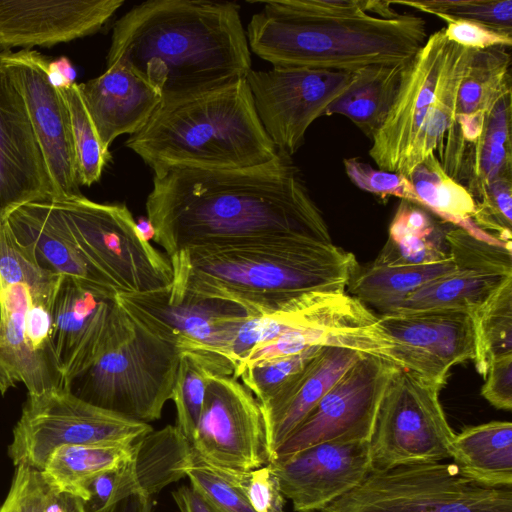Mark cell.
<instances>
[{"instance_id": "1", "label": "cell", "mask_w": 512, "mask_h": 512, "mask_svg": "<svg viewBox=\"0 0 512 512\" xmlns=\"http://www.w3.org/2000/svg\"><path fill=\"white\" fill-rule=\"evenodd\" d=\"M146 213L167 258L195 246L277 238L332 243L292 156L238 169L172 166L153 173Z\"/></svg>"}, {"instance_id": "2", "label": "cell", "mask_w": 512, "mask_h": 512, "mask_svg": "<svg viewBox=\"0 0 512 512\" xmlns=\"http://www.w3.org/2000/svg\"><path fill=\"white\" fill-rule=\"evenodd\" d=\"M251 51L230 1L151 0L133 6L113 27L107 67L122 66L161 95V104L245 79Z\"/></svg>"}, {"instance_id": "3", "label": "cell", "mask_w": 512, "mask_h": 512, "mask_svg": "<svg viewBox=\"0 0 512 512\" xmlns=\"http://www.w3.org/2000/svg\"><path fill=\"white\" fill-rule=\"evenodd\" d=\"M168 259L172 298L224 301L248 316L284 312L311 292H346L357 264L333 242L301 238L195 246Z\"/></svg>"}, {"instance_id": "4", "label": "cell", "mask_w": 512, "mask_h": 512, "mask_svg": "<svg viewBox=\"0 0 512 512\" xmlns=\"http://www.w3.org/2000/svg\"><path fill=\"white\" fill-rule=\"evenodd\" d=\"M246 31L249 49L273 67L353 72L369 65L407 63L425 44L423 18H381L341 0H317L307 11L292 0L262 2Z\"/></svg>"}, {"instance_id": "5", "label": "cell", "mask_w": 512, "mask_h": 512, "mask_svg": "<svg viewBox=\"0 0 512 512\" xmlns=\"http://www.w3.org/2000/svg\"><path fill=\"white\" fill-rule=\"evenodd\" d=\"M125 146L153 173L172 166L248 168L267 163L278 153L258 118L246 78L160 104Z\"/></svg>"}, {"instance_id": "6", "label": "cell", "mask_w": 512, "mask_h": 512, "mask_svg": "<svg viewBox=\"0 0 512 512\" xmlns=\"http://www.w3.org/2000/svg\"><path fill=\"white\" fill-rule=\"evenodd\" d=\"M123 309V308H122ZM181 353L124 311L104 349L67 389L94 406L149 423L172 399Z\"/></svg>"}, {"instance_id": "7", "label": "cell", "mask_w": 512, "mask_h": 512, "mask_svg": "<svg viewBox=\"0 0 512 512\" xmlns=\"http://www.w3.org/2000/svg\"><path fill=\"white\" fill-rule=\"evenodd\" d=\"M316 512H512V487L478 485L453 463L407 464L369 472Z\"/></svg>"}, {"instance_id": "8", "label": "cell", "mask_w": 512, "mask_h": 512, "mask_svg": "<svg viewBox=\"0 0 512 512\" xmlns=\"http://www.w3.org/2000/svg\"><path fill=\"white\" fill-rule=\"evenodd\" d=\"M52 201L78 248L119 294L171 286L169 259L142 237L125 204L97 203L83 195Z\"/></svg>"}, {"instance_id": "9", "label": "cell", "mask_w": 512, "mask_h": 512, "mask_svg": "<svg viewBox=\"0 0 512 512\" xmlns=\"http://www.w3.org/2000/svg\"><path fill=\"white\" fill-rule=\"evenodd\" d=\"M153 430L94 406L67 388L28 396L13 430L8 455L13 464L41 471L51 452L62 445H129Z\"/></svg>"}, {"instance_id": "10", "label": "cell", "mask_w": 512, "mask_h": 512, "mask_svg": "<svg viewBox=\"0 0 512 512\" xmlns=\"http://www.w3.org/2000/svg\"><path fill=\"white\" fill-rule=\"evenodd\" d=\"M440 390L414 373L396 369L369 442L371 471L451 458L455 433L440 403Z\"/></svg>"}, {"instance_id": "11", "label": "cell", "mask_w": 512, "mask_h": 512, "mask_svg": "<svg viewBox=\"0 0 512 512\" xmlns=\"http://www.w3.org/2000/svg\"><path fill=\"white\" fill-rule=\"evenodd\" d=\"M61 278L0 285V393L24 384L28 396L66 388L53 343V305Z\"/></svg>"}, {"instance_id": "12", "label": "cell", "mask_w": 512, "mask_h": 512, "mask_svg": "<svg viewBox=\"0 0 512 512\" xmlns=\"http://www.w3.org/2000/svg\"><path fill=\"white\" fill-rule=\"evenodd\" d=\"M169 288L118 294L116 300L138 325L181 354L198 357L215 375H233L222 353L247 313L224 301L172 298Z\"/></svg>"}, {"instance_id": "13", "label": "cell", "mask_w": 512, "mask_h": 512, "mask_svg": "<svg viewBox=\"0 0 512 512\" xmlns=\"http://www.w3.org/2000/svg\"><path fill=\"white\" fill-rule=\"evenodd\" d=\"M353 72L303 67L251 70L246 81L258 118L278 151L290 156L310 125L352 84Z\"/></svg>"}, {"instance_id": "14", "label": "cell", "mask_w": 512, "mask_h": 512, "mask_svg": "<svg viewBox=\"0 0 512 512\" xmlns=\"http://www.w3.org/2000/svg\"><path fill=\"white\" fill-rule=\"evenodd\" d=\"M397 368L382 356L364 354L278 448L271 462L320 443L370 442L382 398Z\"/></svg>"}, {"instance_id": "15", "label": "cell", "mask_w": 512, "mask_h": 512, "mask_svg": "<svg viewBox=\"0 0 512 512\" xmlns=\"http://www.w3.org/2000/svg\"><path fill=\"white\" fill-rule=\"evenodd\" d=\"M190 446L195 458L222 470L246 472L268 464L262 411L241 381L209 375Z\"/></svg>"}, {"instance_id": "16", "label": "cell", "mask_w": 512, "mask_h": 512, "mask_svg": "<svg viewBox=\"0 0 512 512\" xmlns=\"http://www.w3.org/2000/svg\"><path fill=\"white\" fill-rule=\"evenodd\" d=\"M449 42L441 28L406 64L393 104L368 151L380 170L408 178L422 162V137Z\"/></svg>"}, {"instance_id": "17", "label": "cell", "mask_w": 512, "mask_h": 512, "mask_svg": "<svg viewBox=\"0 0 512 512\" xmlns=\"http://www.w3.org/2000/svg\"><path fill=\"white\" fill-rule=\"evenodd\" d=\"M378 324L392 345L388 360L439 388L454 365L474 358L468 312H389L378 316Z\"/></svg>"}, {"instance_id": "18", "label": "cell", "mask_w": 512, "mask_h": 512, "mask_svg": "<svg viewBox=\"0 0 512 512\" xmlns=\"http://www.w3.org/2000/svg\"><path fill=\"white\" fill-rule=\"evenodd\" d=\"M49 60L36 50L0 52V65L16 83L42 150L56 199L82 195L70 114L60 90L48 77Z\"/></svg>"}, {"instance_id": "19", "label": "cell", "mask_w": 512, "mask_h": 512, "mask_svg": "<svg viewBox=\"0 0 512 512\" xmlns=\"http://www.w3.org/2000/svg\"><path fill=\"white\" fill-rule=\"evenodd\" d=\"M56 199L23 97L0 65V221L18 207Z\"/></svg>"}, {"instance_id": "20", "label": "cell", "mask_w": 512, "mask_h": 512, "mask_svg": "<svg viewBox=\"0 0 512 512\" xmlns=\"http://www.w3.org/2000/svg\"><path fill=\"white\" fill-rule=\"evenodd\" d=\"M192 458L190 443L176 426L152 430L133 443L127 459L88 483L83 510L100 512L133 495L151 497L186 477Z\"/></svg>"}, {"instance_id": "21", "label": "cell", "mask_w": 512, "mask_h": 512, "mask_svg": "<svg viewBox=\"0 0 512 512\" xmlns=\"http://www.w3.org/2000/svg\"><path fill=\"white\" fill-rule=\"evenodd\" d=\"M296 512H316L355 488L371 471L369 442H327L268 463Z\"/></svg>"}, {"instance_id": "22", "label": "cell", "mask_w": 512, "mask_h": 512, "mask_svg": "<svg viewBox=\"0 0 512 512\" xmlns=\"http://www.w3.org/2000/svg\"><path fill=\"white\" fill-rule=\"evenodd\" d=\"M123 0H0V49L52 47L99 31Z\"/></svg>"}, {"instance_id": "23", "label": "cell", "mask_w": 512, "mask_h": 512, "mask_svg": "<svg viewBox=\"0 0 512 512\" xmlns=\"http://www.w3.org/2000/svg\"><path fill=\"white\" fill-rule=\"evenodd\" d=\"M122 313L116 298L62 277L53 305V343L66 388L102 352Z\"/></svg>"}, {"instance_id": "24", "label": "cell", "mask_w": 512, "mask_h": 512, "mask_svg": "<svg viewBox=\"0 0 512 512\" xmlns=\"http://www.w3.org/2000/svg\"><path fill=\"white\" fill-rule=\"evenodd\" d=\"M6 222L18 243L43 270L69 277L82 286L115 299L117 287L81 252L53 201L24 204Z\"/></svg>"}, {"instance_id": "25", "label": "cell", "mask_w": 512, "mask_h": 512, "mask_svg": "<svg viewBox=\"0 0 512 512\" xmlns=\"http://www.w3.org/2000/svg\"><path fill=\"white\" fill-rule=\"evenodd\" d=\"M79 89L103 147L123 134L141 130L160 106L157 89L132 71L113 65Z\"/></svg>"}, {"instance_id": "26", "label": "cell", "mask_w": 512, "mask_h": 512, "mask_svg": "<svg viewBox=\"0 0 512 512\" xmlns=\"http://www.w3.org/2000/svg\"><path fill=\"white\" fill-rule=\"evenodd\" d=\"M364 354L343 347L321 348L290 386L262 410L268 463L324 395Z\"/></svg>"}, {"instance_id": "27", "label": "cell", "mask_w": 512, "mask_h": 512, "mask_svg": "<svg viewBox=\"0 0 512 512\" xmlns=\"http://www.w3.org/2000/svg\"><path fill=\"white\" fill-rule=\"evenodd\" d=\"M451 458L466 479L485 487H512V423L491 421L455 434Z\"/></svg>"}, {"instance_id": "28", "label": "cell", "mask_w": 512, "mask_h": 512, "mask_svg": "<svg viewBox=\"0 0 512 512\" xmlns=\"http://www.w3.org/2000/svg\"><path fill=\"white\" fill-rule=\"evenodd\" d=\"M456 271L450 257L412 266H390L375 261L353 268L346 290L366 307L389 313L427 283Z\"/></svg>"}, {"instance_id": "29", "label": "cell", "mask_w": 512, "mask_h": 512, "mask_svg": "<svg viewBox=\"0 0 512 512\" xmlns=\"http://www.w3.org/2000/svg\"><path fill=\"white\" fill-rule=\"evenodd\" d=\"M407 63L369 65L353 71L352 84L324 115L347 117L372 140L388 115Z\"/></svg>"}, {"instance_id": "30", "label": "cell", "mask_w": 512, "mask_h": 512, "mask_svg": "<svg viewBox=\"0 0 512 512\" xmlns=\"http://www.w3.org/2000/svg\"><path fill=\"white\" fill-rule=\"evenodd\" d=\"M505 178H512L511 93L486 114L483 134L467 150L458 182L476 202L487 186Z\"/></svg>"}, {"instance_id": "31", "label": "cell", "mask_w": 512, "mask_h": 512, "mask_svg": "<svg viewBox=\"0 0 512 512\" xmlns=\"http://www.w3.org/2000/svg\"><path fill=\"white\" fill-rule=\"evenodd\" d=\"M134 443V442H133ZM129 445H62L54 449L40 471L57 493L84 502L86 487L98 474L118 466L132 451Z\"/></svg>"}, {"instance_id": "32", "label": "cell", "mask_w": 512, "mask_h": 512, "mask_svg": "<svg viewBox=\"0 0 512 512\" xmlns=\"http://www.w3.org/2000/svg\"><path fill=\"white\" fill-rule=\"evenodd\" d=\"M418 198V206L429 209L442 219L470 233L495 240L481 230H474L472 216L476 202L468 189L449 176L435 155L426 157L408 176Z\"/></svg>"}, {"instance_id": "33", "label": "cell", "mask_w": 512, "mask_h": 512, "mask_svg": "<svg viewBox=\"0 0 512 512\" xmlns=\"http://www.w3.org/2000/svg\"><path fill=\"white\" fill-rule=\"evenodd\" d=\"M509 278L455 272L422 286L391 312L458 310L472 313Z\"/></svg>"}, {"instance_id": "34", "label": "cell", "mask_w": 512, "mask_h": 512, "mask_svg": "<svg viewBox=\"0 0 512 512\" xmlns=\"http://www.w3.org/2000/svg\"><path fill=\"white\" fill-rule=\"evenodd\" d=\"M507 47L475 50L459 86L455 114L484 112L511 93V55Z\"/></svg>"}, {"instance_id": "35", "label": "cell", "mask_w": 512, "mask_h": 512, "mask_svg": "<svg viewBox=\"0 0 512 512\" xmlns=\"http://www.w3.org/2000/svg\"><path fill=\"white\" fill-rule=\"evenodd\" d=\"M474 329V362L486 377L490 365L512 355V278L507 279L471 313Z\"/></svg>"}, {"instance_id": "36", "label": "cell", "mask_w": 512, "mask_h": 512, "mask_svg": "<svg viewBox=\"0 0 512 512\" xmlns=\"http://www.w3.org/2000/svg\"><path fill=\"white\" fill-rule=\"evenodd\" d=\"M58 89L66 101L70 114L78 182L80 186H91L100 180L104 167L111 160V154L99 139L79 85L73 83Z\"/></svg>"}, {"instance_id": "37", "label": "cell", "mask_w": 512, "mask_h": 512, "mask_svg": "<svg viewBox=\"0 0 512 512\" xmlns=\"http://www.w3.org/2000/svg\"><path fill=\"white\" fill-rule=\"evenodd\" d=\"M444 239L456 270L484 276L512 277L511 243L481 238L459 226L450 229Z\"/></svg>"}, {"instance_id": "38", "label": "cell", "mask_w": 512, "mask_h": 512, "mask_svg": "<svg viewBox=\"0 0 512 512\" xmlns=\"http://www.w3.org/2000/svg\"><path fill=\"white\" fill-rule=\"evenodd\" d=\"M323 347L247 366L233 377L253 394L261 411L268 408L299 376Z\"/></svg>"}, {"instance_id": "39", "label": "cell", "mask_w": 512, "mask_h": 512, "mask_svg": "<svg viewBox=\"0 0 512 512\" xmlns=\"http://www.w3.org/2000/svg\"><path fill=\"white\" fill-rule=\"evenodd\" d=\"M213 374L198 358L181 354L172 399L176 407V427L191 444L201 414L207 381Z\"/></svg>"}, {"instance_id": "40", "label": "cell", "mask_w": 512, "mask_h": 512, "mask_svg": "<svg viewBox=\"0 0 512 512\" xmlns=\"http://www.w3.org/2000/svg\"><path fill=\"white\" fill-rule=\"evenodd\" d=\"M186 477L214 512H256L230 471L207 465L193 455Z\"/></svg>"}, {"instance_id": "41", "label": "cell", "mask_w": 512, "mask_h": 512, "mask_svg": "<svg viewBox=\"0 0 512 512\" xmlns=\"http://www.w3.org/2000/svg\"><path fill=\"white\" fill-rule=\"evenodd\" d=\"M436 16L468 19L512 35V0L391 1Z\"/></svg>"}, {"instance_id": "42", "label": "cell", "mask_w": 512, "mask_h": 512, "mask_svg": "<svg viewBox=\"0 0 512 512\" xmlns=\"http://www.w3.org/2000/svg\"><path fill=\"white\" fill-rule=\"evenodd\" d=\"M448 257L442 249L439 231L429 235L389 231V237L374 261L390 266H412L435 263Z\"/></svg>"}, {"instance_id": "43", "label": "cell", "mask_w": 512, "mask_h": 512, "mask_svg": "<svg viewBox=\"0 0 512 512\" xmlns=\"http://www.w3.org/2000/svg\"><path fill=\"white\" fill-rule=\"evenodd\" d=\"M472 222L479 229L495 232L498 241L511 243L512 178L497 180L484 189L476 201Z\"/></svg>"}, {"instance_id": "44", "label": "cell", "mask_w": 512, "mask_h": 512, "mask_svg": "<svg viewBox=\"0 0 512 512\" xmlns=\"http://www.w3.org/2000/svg\"><path fill=\"white\" fill-rule=\"evenodd\" d=\"M57 496L39 470L18 466L0 512H48Z\"/></svg>"}, {"instance_id": "45", "label": "cell", "mask_w": 512, "mask_h": 512, "mask_svg": "<svg viewBox=\"0 0 512 512\" xmlns=\"http://www.w3.org/2000/svg\"><path fill=\"white\" fill-rule=\"evenodd\" d=\"M343 164L349 179L358 188L381 198L395 196L418 205L417 195L406 176L374 169L357 158H345Z\"/></svg>"}, {"instance_id": "46", "label": "cell", "mask_w": 512, "mask_h": 512, "mask_svg": "<svg viewBox=\"0 0 512 512\" xmlns=\"http://www.w3.org/2000/svg\"><path fill=\"white\" fill-rule=\"evenodd\" d=\"M230 473L256 512H285V497L269 464L246 472Z\"/></svg>"}, {"instance_id": "47", "label": "cell", "mask_w": 512, "mask_h": 512, "mask_svg": "<svg viewBox=\"0 0 512 512\" xmlns=\"http://www.w3.org/2000/svg\"><path fill=\"white\" fill-rule=\"evenodd\" d=\"M446 23L444 34L452 43L473 50H483L492 47H507L512 45V35L497 31L483 23L439 16Z\"/></svg>"}, {"instance_id": "48", "label": "cell", "mask_w": 512, "mask_h": 512, "mask_svg": "<svg viewBox=\"0 0 512 512\" xmlns=\"http://www.w3.org/2000/svg\"><path fill=\"white\" fill-rule=\"evenodd\" d=\"M481 395L497 409H512V355L500 358L490 365Z\"/></svg>"}, {"instance_id": "49", "label": "cell", "mask_w": 512, "mask_h": 512, "mask_svg": "<svg viewBox=\"0 0 512 512\" xmlns=\"http://www.w3.org/2000/svg\"><path fill=\"white\" fill-rule=\"evenodd\" d=\"M172 496L179 512H214L191 486H181Z\"/></svg>"}, {"instance_id": "50", "label": "cell", "mask_w": 512, "mask_h": 512, "mask_svg": "<svg viewBox=\"0 0 512 512\" xmlns=\"http://www.w3.org/2000/svg\"><path fill=\"white\" fill-rule=\"evenodd\" d=\"M48 77L51 84L56 88L66 87L75 83L74 69L65 57L55 61H49Z\"/></svg>"}, {"instance_id": "51", "label": "cell", "mask_w": 512, "mask_h": 512, "mask_svg": "<svg viewBox=\"0 0 512 512\" xmlns=\"http://www.w3.org/2000/svg\"><path fill=\"white\" fill-rule=\"evenodd\" d=\"M100 512H152L151 497L133 495L110 505Z\"/></svg>"}, {"instance_id": "52", "label": "cell", "mask_w": 512, "mask_h": 512, "mask_svg": "<svg viewBox=\"0 0 512 512\" xmlns=\"http://www.w3.org/2000/svg\"><path fill=\"white\" fill-rule=\"evenodd\" d=\"M48 512H84V510L80 499L66 494H58Z\"/></svg>"}, {"instance_id": "53", "label": "cell", "mask_w": 512, "mask_h": 512, "mask_svg": "<svg viewBox=\"0 0 512 512\" xmlns=\"http://www.w3.org/2000/svg\"><path fill=\"white\" fill-rule=\"evenodd\" d=\"M139 233L143 238L149 241V239H153V228L148 219L141 218L139 222H136Z\"/></svg>"}, {"instance_id": "54", "label": "cell", "mask_w": 512, "mask_h": 512, "mask_svg": "<svg viewBox=\"0 0 512 512\" xmlns=\"http://www.w3.org/2000/svg\"><path fill=\"white\" fill-rule=\"evenodd\" d=\"M0 319H1V302H0Z\"/></svg>"}]
</instances>
